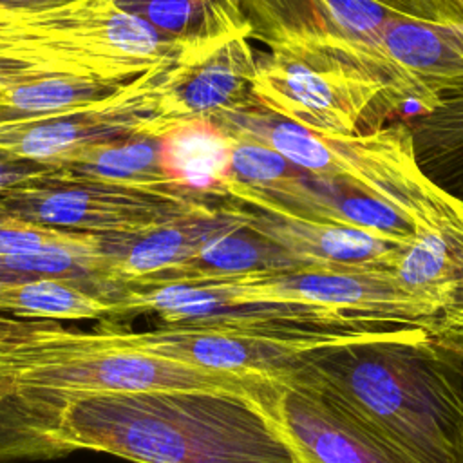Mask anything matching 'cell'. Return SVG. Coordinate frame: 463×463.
I'll return each instance as SVG.
<instances>
[{"label": "cell", "mask_w": 463, "mask_h": 463, "mask_svg": "<svg viewBox=\"0 0 463 463\" xmlns=\"http://www.w3.org/2000/svg\"><path fill=\"white\" fill-rule=\"evenodd\" d=\"M51 166L125 186L186 190L166 170L163 137L146 134L85 148L51 163Z\"/></svg>", "instance_id": "20"}, {"label": "cell", "mask_w": 463, "mask_h": 463, "mask_svg": "<svg viewBox=\"0 0 463 463\" xmlns=\"http://www.w3.org/2000/svg\"><path fill=\"white\" fill-rule=\"evenodd\" d=\"M109 7V0H85L47 13L0 7V83L51 74L134 80L152 69L112 47Z\"/></svg>", "instance_id": "7"}, {"label": "cell", "mask_w": 463, "mask_h": 463, "mask_svg": "<svg viewBox=\"0 0 463 463\" xmlns=\"http://www.w3.org/2000/svg\"><path fill=\"white\" fill-rule=\"evenodd\" d=\"M222 199L125 186L47 165L0 195V217L61 232L118 235L179 219Z\"/></svg>", "instance_id": "5"}, {"label": "cell", "mask_w": 463, "mask_h": 463, "mask_svg": "<svg viewBox=\"0 0 463 463\" xmlns=\"http://www.w3.org/2000/svg\"><path fill=\"white\" fill-rule=\"evenodd\" d=\"M248 230L277 246L298 268L391 271L409 242L300 217L251 212Z\"/></svg>", "instance_id": "15"}, {"label": "cell", "mask_w": 463, "mask_h": 463, "mask_svg": "<svg viewBox=\"0 0 463 463\" xmlns=\"http://www.w3.org/2000/svg\"><path fill=\"white\" fill-rule=\"evenodd\" d=\"M293 268L298 266L288 255L246 226L212 237L179 266L139 284L217 282Z\"/></svg>", "instance_id": "19"}, {"label": "cell", "mask_w": 463, "mask_h": 463, "mask_svg": "<svg viewBox=\"0 0 463 463\" xmlns=\"http://www.w3.org/2000/svg\"><path fill=\"white\" fill-rule=\"evenodd\" d=\"M235 298L297 302L376 326H403L438 335L429 311L405 293L391 271L293 268L215 282Z\"/></svg>", "instance_id": "10"}, {"label": "cell", "mask_w": 463, "mask_h": 463, "mask_svg": "<svg viewBox=\"0 0 463 463\" xmlns=\"http://www.w3.org/2000/svg\"><path fill=\"white\" fill-rule=\"evenodd\" d=\"M0 382L61 403L71 398L143 391H222L259 403L271 380L244 378L157 356L123 340L114 326L92 331L38 322L0 342Z\"/></svg>", "instance_id": "3"}, {"label": "cell", "mask_w": 463, "mask_h": 463, "mask_svg": "<svg viewBox=\"0 0 463 463\" xmlns=\"http://www.w3.org/2000/svg\"><path fill=\"white\" fill-rule=\"evenodd\" d=\"M255 407L297 463H418L342 400L306 380H273Z\"/></svg>", "instance_id": "8"}, {"label": "cell", "mask_w": 463, "mask_h": 463, "mask_svg": "<svg viewBox=\"0 0 463 463\" xmlns=\"http://www.w3.org/2000/svg\"><path fill=\"white\" fill-rule=\"evenodd\" d=\"M132 80L51 74L0 85V125L49 118L112 98Z\"/></svg>", "instance_id": "22"}, {"label": "cell", "mask_w": 463, "mask_h": 463, "mask_svg": "<svg viewBox=\"0 0 463 463\" xmlns=\"http://www.w3.org/2000/svg\"><path fill=\"white\" fill-rule=\"evenodd\" d=\"M194 54L250 38L242 0H109Z\"/></svg>", "instance_id": "18"}, {"label": "cell", "mask_w": 463, "mask_h": 463, "mask_svg": "<svg viewBox=\"0 0 463 463\" xmlns=\"http://www.w3.org/2000/svg\"><path fill=\"white\" fill-rule=\"evenodd\" d=\"M0 315L20 320H99L114 324L118 307L110 297L87 282L36 279L0 288Z\"/></svg>", "instance_id": "21"}, {"label": "cell", "mask_w": 463, "mask_h": 463, "mask_svg": "<svg viewBox=\"0 0 463 463\" xmlns=\"http://www.w3.org/2000/svg\"><path fill=\"white\" fill-rule=\"evenodd\" d=\"M255 69L250 38H232L203 54L172 61L161 76L152 136L165 137L195 121L255 109Z\"/></svg>", "instance_id": "12"}, {"label": "cell", "mask_w": 463, "mask_h": 463, "mask_svg": "<svg viewBox=\"0 0 463 463\" xmlns=\"http://www.w3.org/2000/svg\"><path fill=\"white\" fill-rule=\"evenodd\" d=\"M226 136L264 143L295 166L340 179L382 199L414 228L463 233V199L423 172L412 132L387 125L358 134H322L262 110H237L210 119Z\"/></svg>", "instance_id": "4"}, {"label": "cell", "mask_w": 463, "mask_h": 463, "mask_svg": "<svg viewBox=\"0 0 463 463\" xmlns=\"http://www.w3.org/2000/svg\"><path fill=\"white\" fill-rule=\"evenodd\" d=\"M85 0H0V7L18 13H47L65 9Z\"/></svg>", "instance_id": "29"}, {"label": "cell", "mask_w": 463, "mask_h": 463, "mask_svg": "<svg viewBox=\"0 0 463 463\" xmlns=\"http://www.w3.org/2000/svg\"><path fill=\"white\" fill-rule=\"evenodd\" d=\"M300 170L302 168L295 166L289 159L264 143L230 137L228 174L224 181H232L260 192H269L295 179Z\"/></svg>", "instance_id": "25"}, {"label": "cell", "mask_w": 463, "mask_h": 463, "mask_svg": "<svg viewBox=\"0 0 463 463\" xmlns=\"http://www.w3.org/2000/svg\"><path fill=\"white\" fill-rule=\"evenodd\" d=\"M289 378L331 392L418 463H463V391L427 331L311 351Z\"/></svg>", "instance_id": "2"}, {"label": "cell", "mask_w": 463, "mask_h": 463, "mask_svg": "<svg viewBox=\"0 0 463 463\" xmlns=\"http://www.w3.org/2000/svg\"><path fill=\"white\" fill-rule=\"evenodd\" d=\"M94 235L61 232L0 217V255L27 253L49 248H74L92 241Z\"/></svg>", "instance_id": "26"}, {"label": "cell", "mask_w": 463, "mask_h": 463, "mask_svg": "<svg viewBox=\"0 0 463 463\" xmlns=\"http://www.w3.org/2000/svg\"><path fill=\"white\" fill-rule=\"evenodd\" d=\"M250 40L269 51L335 40L374 42L394 14L373 0H242Z\"/></svg>", "instance_id": "14"}, {"label": "cell", "mask_w": 463, "mask_h": 463, "mask_svg": "<svg viewBox=\"0 0 463 463\" xmlns=\"http://www.w3.org/2000/svg\"><path fill=\"white\" fill-rule=\"evenodd\" d=\"M391 275L434 318L436 336L463 340V233L416 232Z\"/></svg>", "instance_id": "16"}, {"label": "cell", "mask_w": 463, "mask_h": 463, "mask_svg": "<svg viewBox=\"0 0 463 463\" xmlns=\"http://www.w3.org/2000/svg\"><path fill=\"white\" fill-rule=\"evenodd\" d=\"M114 327L123 340L157 356L201 369L275 382L293 376L302 367L304 356L311 351L425 331L418 327H392L382 331L331 333L163 324L146 331H132L125 326Z\"/></svg>", "instance_id": "6"}, {"label": "cell", "mask_w": 463, "mask_h": 463, "mask_svg": "<svg viewBox=\"0 0 463 463\" xmlns=\"http://www.w3.org/2000/svg\"><path fill=\"white\" fill-rule=\"evenodd\" d=\"M47 165L13 156L0 148V195L20 181L42 172Z\"/></svg>", "instance_id": "28"}, {"label": "cell", "mask_w": 463, "mask_h": 463, "mask_svg": "<svg viewBox=\"0 0 463 463\" xmlns=\"http://www.w3.org/2000/svg\"><path fill=\"white\" fill-rule=\"evenodd\" d=\"M38 322L40 320H20V318L0 315V342H7L29 333L38 326Z\"/></svg>", "instance_id": "31"}, {"label": "cell", "mask_w": 463, "mask_h": 463, "mask_svg": "<svg viewBox=\"0 0 463 463\" xmlns=\"http://www.w3.org/2000/svg\"><path fill=\"white\" fill-rule=\"evenodd\" d=\"M54 436L72 450L132 463H297L268 418L222 391H143L71 398Z\"/></svg>", "instance_id": "1"}, {"label": "cell", "mask_w": 463, "mask_h": 463, "mask_svg": "<svg viewBox=\"0 0 463 463\" xmlns=\"http://www.w3.org/2000/svg\"><path fill=\"white\" fill-rule=\"evenodd\" d=\"M58 403L0 382V463L45 461L74 452L54 432Z\"/></svg>", "instance_id": "23"}, {"label": "cell", "mask_w": 463, "mask_h": 463, "mask_svg": "<svg viewBox=\"0 0 463 463\" xmlns=\"http://www.w3.org/2000/svg\"><path fill=\"white\" fill-rule=\"evenodd\" d=\"M253 213L230 199L217 201L179 219L118 235H96L114 286L139 284L179 266L212 237L246 228Z\"/></svg>", "instance_id": "13"}, {"label": "cell", "mask_w": 463, "mask_h": 463, "mask_svg": "<svg viewBox=\"0 0 463 463\" xmlns=\"http://www.w3.org/2000/svg\"><path fill=\"white\" fill-rule=\"evenodd\" d=\"M380 49L418 85L443 99L463 87V24H436L394 13L380 29Z\"/></svg>", "instance_id": "17"}, {"label": "cell", "mask_w": 463, "mask_h": 463, "mask_svg": "<svg viewBox=\"0 0 463 463\" xmlns=\"http://www.w3.org/2000/svg\"><path fill=\"white\" fill-rule=\"evenodd\" d=\"M385 9L436 24H463V0H373Z\"/></svg>", "instance_id": "27"}, {"label": "cell", "mask_w": 463, "mask_h": 463, "mask_svg": "<svg viewBox=\"0 0 463 463\" xmlns=\"http://www.w3.org/2000/svg\"><path fill=\"white\" fill-rule=\"evenodd\" d=\"M434 340H436L438 347L443 351V354L454 365V371L458 374V380H459V385L463 391V340L449 338V336H436V335H434Z\"/></svg>", "instance_id": "30"}, {"label": "cell", "mask_w": 463, "mask_h": 463, "mask_svg": "<svg viewBox=\"0 0 463 463\" xmlns=\"http://www.w3.org/2000/svg\"><path fill=\"white\" fill-rule=\"evenodd\" d=\"M0 85H2V83H0Z\"/></svg>", "instance_id": "32"}, {"label": "cell", "mask_w": 463, "mask_h": 463, "mask_svg": "<svg viewBox=\"0 0 463 463\" xmlns=\"http://www.w3.org/2000/svg\"><path fill=\"white\" fill-rule=\"evenodd\" d=\"M170 63L148 69L103 101L49 118L0 125V148L24 159L51 165L96 145L137 134L152 136L159 83Z\"/></svg>", "instance_id": "11"}, {"label": "cell", "mask_w": 463, "mask_h": 463, "mask_svg": "<svg viewBox=\"0 0 463 463\" xmlns=\"http://www.w3.org/2000/svg\"><path fill=\"white\" fill-rule=\"evenodd\" d=\"M251 94L262 110L322 134L365 132V121L394 112L387 89L374 80L271 52L257 56Z\"/></svg>", "instance_id": "9"}, {"label": "cell", "mask_w": 463, "mask_h": 463, "mask_svg": "<svg viewBox=\"0 0 463 463\" xmlns=\"http://www.w3.org/2000/svg\"><path fill=\"white\" fill-rule=\"evenodd\" d=\"M36 279H69L103 289L114 302V286L105 259L98 250V237L74 248H49L27 253L0 255V288Z\"/></svg>", "instance_id": "24"}]
</instances>
